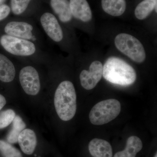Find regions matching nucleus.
<instances>
[{
  "label": "nucleus",
  "instance_id": "9b49d317",
  "mask_svg": "<svg viewBox=\"0 0 157 157\" xmlns=\"http://www.w3.org/2000/svg\"><path fill=\"white\" fill-rule=\"evenodd\" d=\"M49 3L54 15L62 24L72 22L73 16L68 0H49Z\"/></svg>",
  "mask_w": 157,
  "mask_h": 157
},
{
  "label": "nucleus",
  "instance_id": "4468645a",
  "mask_svg": "<svg viewBox=\"0 0 157 157\" xmlns=\"http://www.w3.org/2000/svg\"><path fill=\"white\" fill-rule=\"evenodd\" d=\"M89 150L93 157H113L112 147L103 139L94 138L90 141Z\"/></svg>",
  "mask_w": 157,
  "mask_h": 157
},
{
  "label": "nucleus",
  "instance_id": "ddd939ff",
  "mask_svg": "<svg viewBox=\"0 0 157 157\" xmlns=\"http://www.w3.org/2000/svg\"><path fill=\"white\" fill-rule=\"evenodd\" d=\"M18 142L22 151L26 155H32L37 144V138L33 131L25 129L19 135Z\"/></svg>",
  "mask_w": 157,
  "mask_h": 157
},
{
  "label": "nucleus",
  "instance_id": "f03ea898",
  "mask_svg": "<svg viewBox=\"0 0 157 157\" xmlns=\"http://www.w3.org/2000/svg\"><path fill=\"white\" fill-rule=\"evenodd\" d=\"M4 33L32 41L45 49V41L44 35L32 19L26 17L12 18L3 24Z\"/></svg>",
  "mask_w": 157,
  "mask_h": 157
},
{
  "label": "nucleus",
  "instance_id": "6ab92c4d",
  "mask_svg": "<svg viewBox=\"0 0 157 157\" xmlns=\"http://www.w3.org/2000/svg\"><path fill=\"white\" fill-rule=\"evenodd\" d=\"M33 0H11L10 9L16 16L26 17L27 11Z\"/></svg>",
  "mask_w": 157,
  "mask_h": 157
},
{
  "label": "nucleus",
  "instance_id": "5701e85b",
  "mask_svg": "<svg viewBox=\"0 0 157 157\" xmlns=\"http://www.w3.org/2000/svg\"><path fill=\"white\" fill-rule=\"evenodd\" d=\"M6 104V98L0 94V110L5 106Z\"/></svg>",
  "mask_w": 157,
  "mask_h": 157
},
{
  "label": "nucleus",
  "instance_id": "393cba45",
  "mask_svg": "<svg viewBox=\"0 0 157 157\" xmlns=\"http://www.w3.org/2000/svg\"><path fill=\"white\" fill-rule=\"evenodd\" d=\"M154 157H157V153L155 155V156Z\"/></svg>",
  "mask_w": 157,
  "mask_h": 157
},
{
  "label": "nucleus",
  "instance_id": "9d476101",
  "mask_svg": "<svg viewBox=\"0 0 157 157\" xmlns=\"http://www.w3.org/2000/svg\"><path fill=\"white\" fill-rule=\"evenodd\" d=\"M73 18L87 22L92 18V12L86 0H70Z\"/></svg>",
  "mask_w": 157,
  "mask_h": 157
},
{
  "label": "nucleus",
  "instance_id": "f3484780",
  "mask_svg": "<svg viewBox=\"0 0 157 157\" xmlns=\"http://www.w3.org/2000/svg\"><path fill=\"white\" fill-rule=\"evenodd\" d=\"M157 6V0H144L135 9V17L139 20L146 18Z\"/></svg>",
  "mask_w": 157,
  "mask_h": 157
},
{
  "label": "nucleus",
  "instance_id": "6e6552de",
  "mask_svg": "<svg viewBox=\"0 0 157 157\" xmlns=\"http://www.w3.org/2000/svg\"><path fill=\"white\" fill-rule=\"evenodd\" d=\"M37 21L40 27L48 39L61 45L65 42L66 34L62 23L53 13L44 11L37 16Z\"/></svg>",
  "mask_w": 157,
  "mask_h": 157
},
{
  "label": "nucleus",
  "instance_id": "1a4fd4ad",
  "mask_svg": "<svg viewBox=\"0 0 157 157\" xmlns=\"http://www.w3.org/2000/svg\"><path fill=\"white\" fill-rule=\"evenodd\" d=\"M103 66L99 61L92 63L90 70H82L79 74L82 86L86 90L93 89L100 82L103 76Z\"/></svg>",
  "mask_w": 157,
  "mask_h": 157
},
{
  "label": "nucleus",
  "instance_id": "7ed1b4c3",
  "mask_svg": "<svg viewBox=\"0 0 157 157\" xmlns=\"http://www.w3.org/2000/svg\"><path fill=\"white\" fill-rule=\"evenodd\" d=\"M103 76L113 84L122 86L133 84L137 78L135 69L122 59L115 56L110 57L105 62Z\"/></svg>",
  "mask_w": 157,
  "mask_h": 157
},
{
  "label": "nucleus",
  "instance_id": "a211bd4d",
  "mask_svg": "<svg viewBox=\"0 0 157 157\" xmlns=\"http://www.w3.org/2000/svg\"><path fill=\"white\" fill-rule=\"evenodd\" d=\"M25 127V124L22 119L19 116H15L12 121V128L7 136L8 142L10 144L17 143L20 134Z\"/></svg>",
  "mask_w": 157,
  "mask_h": 157
},
{
  "label": "nucleus",
  "instance_id": "423d86ee",
  "mask_svg": "<svg viewBox=\"0 0 157 157\" xmlns=\"http://www.w3.org/2000/svg\"><path fill=\"white\" fill-rule=\"evenodd\" d=\"M121 110V104L117 100L110 99L101 101L91 110L90 120L95 125L104 124L117 117Z\"/></svg>",
  "mask_w": 157,
  "mask_h": 157
},
{
  "label": "nucleus",
  "instance_id": "20e7f679",
  "mask_svg": "<svg viewBox=\"0 0 157 157\" xmlns=\"http://www.w3.org/2000/svg\"><path fill=\"white\" fill-rule=\"evenodd\" d=\"M54 105L62 120L67 121L74 117L76 111V95L73 82L64 80L59 83L55 93Z\"/></svg>",
  "mask_w": 157,
  "mask_h": 157
},
{
  "label": "nucleus",
  "instance_id": "2eb2a0df",
  "mask_svg": "<svg viewBox=\"0 0 157 157\" xmlns=\"http://www.w3.org/2000/svg\"><path fill=\"white\" fill-rule=\"evenodd\" d=\"M142 141L139 137L132 136L128 138L126 146L122 151L118 152L113 157H135L142 149Z\"/></svg>",
  "mask_w": 157,
  "mask_h": 157
},
{
  "label": "nucleus",
  "instance_id": "412c9836",
  "mask_svg": "<svg viewBox=\"0 0 157 157\" xmlns=\"http://www.w3.org/2000/svg\"><path fill=\"white\" fill-rule=\"evenodd\" d=\"M15 116V112L11 109L0 113V129L4 128L10 124Z\"/></svg>",
  "mask_w": 157,
  "mask_h": 157
},
{
  "label": "nucleus",
  "instance_id": "dca6fc26",
  "mask_svg": "<svg viewBox=\"0 0 157 157\" xmlns=\"http://www.w3.org/2000/svg\"><path fill=\"white\" fill-rule=\"evenodd\" d=\"M102 9L107 14L113 16H119L126 9L125 0H102Z\"/></svg>",
  "mask_w": 157,
  "mask_h": 157
},
{
  "label": "nucleus",
  "instance_id": "aec40b11",
  "mask_svg": "<svg viewBox=\"0 0 157 157\" xmlns=\"http://www.w3.org/2000/svg\"><path fill=\"white\" fill-rule=\"evenodd\" d=\"M0 152L4 157H22L17 148L2 140H0Z\"/></svg>",
  "mask_w": 157,
  "mask_h": 157
},
{
  "label": "nucleus",
  "instance_id": "39448f33",
  "mask_svg": "<svg viewBox=\"0 0 157 157\" xmlns=\"http://www.w3.org/2000/svg\"><path fill=\"white\" fill-rule=\"evenodd\" d=\"M21 63L18 72V80L25 92L36 96L41 90L42 83L37 65L39 64L27 59H17Z\"/></svg>",
  "mask_w": 157,
  "mask_h": 157
},
{
  "label": "nucleus",
  "instance_id": "f8f14e48",
  "mask_svg": "<svg viewBox=\"0 0 157 157\" xmlns=\"http://www.w3.org/2000/svg\"><path fill=\"white\" fill-rule=\"evenodd\" d=\"M16 75L15 63L7 56L0 53V81L5 83H11L14 81Z\"/></svg>",
  "mask_w": 157,
  "mask_h": 157
},
{
  "label": "nucleus",
  "instance_id": "4be33fe9",
  "mask_svg": "<svg viewBox=\"0 0 157 157\" xmlns=\"http://www.w3.org/2000/svg\"><path fill=\"white\" fill-rule=\"evenodd\" d=\"M11 10L10 7L6 4L0 5V21H2L8 17Z\"/></svg>",
  "mask_w": 157,
  "mask_h": 157
},
{
  "label": "nucleus",
  "instance_id": "b1692460",
  "mask_svg": "<svg viewBox=\"0 0 157 157\" xmlns=\"http://www.w3.org/2000/svg\"><path fill=\"white\" fill-rule=\"evenodd\" d=\"M6 0H0V5H3L4 3L6 2Z\"/></svg>",
  "mask_w": 157,
  "mask_h": 157
},
{
  "label": "nucleus",
  "instance_id": "f257e3e1",
  "mask_svg": "<svg viewBox=\"0 0 157 157\" xmlns=\"http://www.w3.org/2000/svg\"><path fill=\"white\" fill-rule=\"evenodd\" d=\"M0 46L16 59H27L47 65L52 56L34 42L3 33L0 34Z\"/></svg>",
  "mask_w": 157,
  "mask_h": 157
},
{
  "label": "nucleus",
  "instance_id": "0eeeda50",
  "mask_svg": "<svg viewBox=\"0 0 157 157\" xmlns=\"http://www.w3.org/2000/svg\"><path fill=\"white\" fill-rule=\"evenodd\" d=\"M114 43L121 52L137 63H143L146 59V52L142 43L137 38L126 33L118 34Z\"/></svg>",
  "mask_w": 157,
  "mask_h": 157
}]
</instances>
